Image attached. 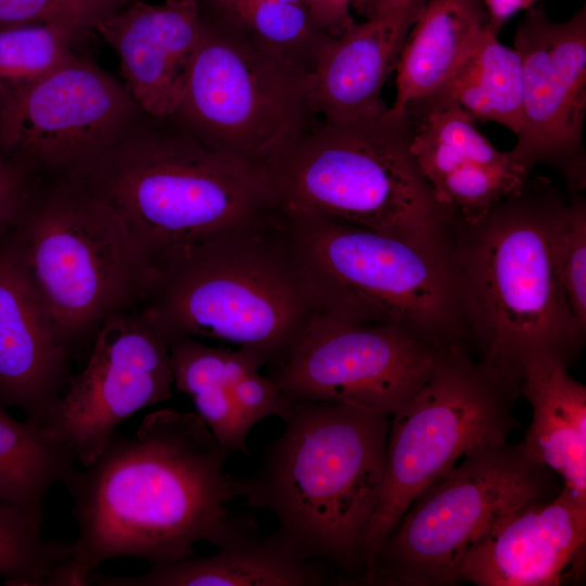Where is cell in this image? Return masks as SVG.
Here are the masks:
<instances>
[{"label":"cell","mask_w":586,"mask_h":586,"mask_svg":"<svg viewBox=\"0 0 586 586\" xmlns=\"http://www.w3.org/2000/svg\"><path fill=\"white\" fill-rule=\"evenodd\" d=\"M229 451L193 412H149L130 436L114 433L65 486L77 524L74 556L51 586H86L105 561L130 557L150 565L222 546L258 526L230 510L235 477Z\"/></svg>","instance_id":"6da1fadb"},{"label":"cell","mask_w":586,"mask_h":586,"mask_svg":"<svg viewBox=\"0 0 586 586\" xmlns=\"http://www.w3.org/2000/svg\"><path fill=\"white\" fill-rule=\"evenodd\" d=\"M568 206L550 179L532 171L485 215L447 228L470 344L519 383L528 358L553 355L570 366L584 344L560 276Z\"/></svg>","instance_id":"7a4b0ae2"},{"label":"cell","mask_w":586,"mask_h":586,"mask_svg":"<svg viewBox=\"0 0 586 586\" xmlns=\"http://www.w3.org/2000/svg\"><path fill=\"white\" fill-rule=\"evenodd\" d=\"M390 418L346 403L291 402L285 428L266 445L257 470L235 477L237 498L269 511L278 522L271 534L293 553L361 584Z\"/></svg>","instance_id":"3957f363"},{"label":"cell","mask_w":586,"mask_h":586,"mask_svg":"<svg viewBox=\"0 0 586 586\" xmlns=\"http://www.w3.org/2000/svg\"><path fill=\"white\" fill-rule=\"evenodd\" d=\"M66 177L113 207L152 266L277 208L263 167L211 148L171 115L142 114Z\"/></svg>","instance_id":"277c9868"},{"label":"cell","mask_w":586,"mask_h":586,"mask_svg":"<svg viewBox=\"0 0 586 586\" xmlns=\"http://www.w3.org/2000/svg\"><path fill=\"white\" fill-rule=\"evenodd\" d=\"M140 309L166 339L189 336L278 360L316 313L280 212L153 264Z\"/></svg>","instance_id":"5b68a950"},{"label":"cell","mask_w":586,"mask_h":586,"mask_svg":"<svg viewBox=\"0 0 586 586\" xmlns=\"http://www.w3.org/2000/svg\"><path fill=\"white\" fill-rule=\"evenodd\" d=\"M279 212L316 311L396 327L442 352L469 349L447 231L418 242L327 216Z\"/></svg>","instance_id":"8992f818"},{"label":"cell","mask_w":586,"mask_h":586,"mask_svg":"<svg viewBox=\"0 0 586 586\" xmlns=\"http://www.w3.org/2000/svg\"><path fill=\"white\" fill-rule=\"evenodd\" d=\"M413 125L387 109L356 120H320L263 169L276 207L327 216L418 242L445 237L453 218L411 150Z\"/></svg>","instance_id":"52a82bcc"},{"label":"cell","mask_w":586,"mask_h":586,"mask_svg":"<svg viewBox=\"0 0 586 586\" xmlns=\"http://www.w3.org/2000/svg\"><path fill=\"white\" fill-rule=\"evenodd\" d=\"M28 271L74 355L140 308L153 266L120 216L68 177L41 179L14 225Z\"/></svg>","instance_id":"ba28073f"},{"label":"cell","mask_w":586,"mask_h":586,"mask_svg":"<svg viewBox=\"0 0 586 586\" xmlns=\"http://www.w3.org/2000/svg\"><path fill=\"white\" fill-rule=\"evenodd\" d=\"M520 396L518 381L469 349L441 353L424 384L390 418L383 486L362 543L364 576L424 488L471 451L507 443L519 426L512 409Z\"/></svg>","instance_id":"9c48e42d"},{"label":"cell","mask_w":586,"mask_h":586,"mask_svg":"<svg viewBox=\"0 0 586 586\" xmlns=\"http://www.w3.org/2000/svg\"><path fill=\"white\" fill-rule=\"evenodd\" d=\"M553 474L523 443L471 451L412 500L381 544L361 584H457L467 557L499 522L551 499Z\"/></svg>","instance_id":"30bf717a"},{"label":"cell","mask_w":586,"mask_h":586,"mask_svg":"<svg viewBox=\"0 0 586 586\" xmlns=\"http://www.w3.org/2000/svg\"><path fill=\"white\" fill-rule=\"evenodd\" d=\"M203 22L171 116L211 148L263 167L321 120L310 75L230 25Z\"/></svg>","instance_id":"8fae6325"},{"label":"cell","mask_w":586,"mask_h":586,"mask_svg":"<svg viewBox=\"0 0 586 586\" xmlns=\"http://www.w3.org/2000/svg\"><path fill=\"white\" fill-rule=\"evenodd\" d=\"M142 114L123 82L74 53L47 76L0 90V155L41 179L65 177L110 149Z\"/></svg>","instance_id":"7c38bea8"},{"label":"cell","mask_w":586,"mask_h":586,"mask_svg":"<svg viewBox=\"0 0 586 586\" xmlns=\"http://www.w3.org/2000/svg\"><path fill=\"white\" fill-rule=\"evenodd\" d=\"M441 353L396 327L316 311L268 377L290 402L346 403L391 417L424 384Z\"/></svg>","instance_id":"4fadbf2b"},{"label":"cell","mask_w":586,"mask_h":586,"mask_svg":"<svg viewBox=\"0 0 586 586\" xmlns=\"http://www.w3.org/2000/svg\"><path fill=\"white\" fill-rule=\"evenodd\" d=\"M173 388L166 336L140 308L123 311L102 324L41 428L87 467L123 421L169 399Z\"/></svg>","instance_id":"5bb4252c"},{"label":"cell","mask_w":586,"mask_h":586,"mask_svg":"<svg viewBox=\"0 0 586 586\" xmlns=\"http://www.w3.org/2000/svg\"><path fill=\"white\" fill-rule=\"evenodd\" d=\"M517 27L513 48L523 63L522 123L511 161L531 173L557 170L569 193L586 187V7L555 22L532 5Z\"/></svg>","instance_id":"9a60e30c"},{"label":"cell","mask_w":586,"mask_h":586,"mask_svg":"<svg viewBox=\"0 0 586 586\" xmlns=\"http://www.w3.org/2000/svg\"><path fill=\"white\" fill-rule=\"evenodd\" d=\"M74 353L36 289L14 227L0 237V402L41 426Z\"/></svg>","instance_id":"2e32d148"},{"label":"cell","mask_w":586,"mask_h":586,"mask_svg":"<svg viewBox=\"0 0 586 586\" xmlns=\"http://www.w3.org/2000/svg\"><path fill=\"white\" fill-rule=\"evenodd\" d=\"M203 26L196 0H133L95 31L118 55L123 84L140 110L164 117L177 110Z\"/></svg>","instance_id":"e0dca14e"},{"label":"cell","mask_w":586,"mask_h":586,"mask_svg":"<svg viewBox=\"0 0 586 586\" xmlns=\"http://www.w3.org/2000/svg\"><path fill=\"white\" fill-rule=\"evenodd\" d=\"M586 542V500L565 487L499 522L470 552L459 582L477 586H555Z\"/></svg>","instance_id":"ac0fdd59"},{"label":"cell","mask_w":586,"mask_h":586,"mask_svg":"<svg viewBox=\"0 0 586 586\" xmlns=\"http://www.w3.org/2000/svg\"><path fill=\"white\" fill-rule=\"evenodd\" d=\"M426 0H413L354 23L332 37L309 77V100L324 122L340 123L387 111L383 87L395 69L405 39Z\"/></svg>","instance_id":"d6986e66"},{"label":"cell","mask_w":586,"mask_h":586,"mask_svg":"<svg viewBox=\"0 0 586 586\" xmlns=\"http://www.w3.org/2000/svg\"><path fill=\"white\" fill-rule=\"evenodd\" d=\"M98 586H322L343 582L335 569L302 559L259 527L233 539L209 556L152 564L138 575L92 573Z\"/></svg>","instance_id":"ffe728a7"},{"label":"cell","mask_w":586,"mask_h":586,"mask_svg":"<svg viewBox=\"0 0 586 586\" xmlns=\"http://www.w3.org/2000/svg\"><path fill=\"white\" fill-rule=\"evenodd\" d=\"M488 22L483 0H426L402 47L390 110L415 118L431 106Z\"/></svg>","instance_id":"44dd1931"},{"label":"cell","mask_w":586,"mask_h":586,"mask_svg":"<svg viewBox=\"0 0 586 586\" xmlns=\"http://www.w3.org/2000/svg\"><path fill=\"white\" fill-rule=\"evenodd\" d=\"M568 368L547 354L524 362L520 393L533 419L522 443L536 461L560 476L563 487L586 500V387Z\"/></svg>","instance_id":"7402d4cb"},{"label":"cell","mask_w":586,"mask_h":586,"mask_svg":"<svg viewBox=\"0 0 586 586\" xmlns=\"http://www.w3.org/2000/svg\"><path fill=\"white\" fill-rule=\"evenodd\" d=\"M167 341L174 388L190 397L195 413L225 449L249 455L246 437L252 428L233 399L232 387L241 373L266 365L265 360L245 348L209 345L194 337Z\"/></svg>","instance_id":"603a6c76"},{"label":"cell","mask_w":586,"mask_h":586,"mask_svg":"<svg viewBox=\"0 0 586 586\" xmlns=\"http://www.w3.org/2000/svg\"><path fill=\"white\" fill-rule=\"evenodd\" d=\"M73 450L41 426L13 418L0 402V501L42 527L50 491L66 486L76 473Z\"/></svg>","instance_id":"cb8c5ba5"},{"label":"cell","mask_w":586,"mask_h":586,"mask_svg":"<svg viewBox=\"0 0 586 586\" xmlns=\"http://www.w3.org/2000/svg\"><path fill=\"white\" fill-rule=\"evenodd\" d=\"M523 93L521 55L514 48L500 43L487 26L443 93L423 113L454 102L476 122H494L517 135L522 123Z\"/></svg>","instance_id":"d4e9b609"},{"label":"cell","mask_w":586,"mask_h":586,"mask_svg":"<svg viewBox=\"0 0 586 586\" xmlns=\"http://www.w3.org/2000/svg\"><path fill=\"white\" fill-rule=\"evenodd\" d=\"M411 122L412 154L431 188L455 171L514 164L508 152L496 149L477 129L473 116L454 102L435 106Z\"/></svg>","instance_id":"484cf974"},{"label":"cell","mask_w":586,"mask_h":586,"mask_svg":"<svg viewBox=\"0 0 586 586\" xmlns=\"http://www.w3.org/2000/svg\"><path fill=\"white\" fill-rule=\"evenodd\" d=\"M201 14L230 25L309 75L332 38L302 3L265 1Z\"/></svg>","instance_id":"4316f807"},{"label":"cell","mask_w":586,"mask_h":586,"mask_svg":"<svg viewBox=\"0 0 586 586\" xmlns=\"http://www.w3.org/2000/svg\"><path fill=\"white\" fill-rule=\"evenodd\" d=\"M74 556V540H48L17 508L0 501V576L11 586H49Z\"/></svg>","instance_id":"83f0119b"},{"label":"cell","mask_w":586,"mask_h":586,"mask_svg":"<svg viewBox=\"0 0 586 586\" xmlns=\"http://www.w3.org/2000/svg\"><path fill=\"white\" fill-rule=\"evenodd\" d=\"M73 29L52 24L0 27V90L31 84L65 63L82 39Z\"/></svg>","instance_id":"f1b7e54d"},{"label":"cell","mask_w":586,"mask_h":586,"mask_svg":"<svg viewBox=\"0 0 586 586\" xmlns=\"http://www.w3.org/2000/svg\"><path fill=\"white\" fill-rule=\"evenodd\" d=\"M133 0H0V27L52 24L85 37Z\"/></svg>","instance_id":"f546056e"},{"label":"cell","mask_w":586,"mask_h":586,"mask_svg":"<svg viewBox=\"0 0 586 586\" xmlns=\"http://www.w3.org/2000/svg\"><path fill=\"white\" fill-rule=\"evenodd\" d=\"M560 276L569 306L586 330V202L582 193H569L560 241Z\"/></svg>","instance_id":"4dcf8cb0"},{"label":"cell","mask_w":586,"mask_h":586,"mask_svg":"<svg viewBox=\"0 0 586 586\" xmlns=\"http://www.w3.org/2000/svg\"><path fill=\"white\" fill-rule=\"evenodd\" d=\"M262 367L246 369L232 387L233 399L251 428L268 417L284 421L291 411V402L269 377L260 373Z\"/></svg>","instance_id":"1f68e13d"},{"label":"cell","mask_w":586,"mask_h":586,"mask_svg":"<svg viewBox=\"0 0 586 586\" xmlns=\"http://www.w3.org/2000/svg\"><path fill=\"white\" fill-rule=\"evenodd\" d=\"M40 180L21 161L0 155V237L14 227Z\"/></svg>","instance_id":"d6a6232c"},{"label":"cell","mask_w":586,"mask_h":586,"mask_svg":"<svg viewBox=\"0 0 586 586\" xmlns=\"http://www.w3.org/2000/svg\"><path fill=\"white\" fill-rule=\"evenodd\" d=\"M316 23L331 37H339L355 21L351 14L353 0H305Z\"/></svg>","instance_id":"836d02e7"},{"label":"cell","mask_w":586,"mask_h":586,"mask_svg":"<svg viewBox=\"0 0 586 586\" xmlns=\"http://www.w3.org/2000/svg\"><path fill=\"white\" fill-rule=\"evenodd\" d=\"M537 0H483L488 12L489 28L497 35L504 24L519 11L527 10Z\"/></svg>","instance_id":"e575fe53"},{"label":"cell","mask_w":586,"mask_h":586,"mask_svg":"<svg viewBox=\"0 0 586 586\" xmlns=\"http://www.w3.org/2000/svg\"><path fill=\"white\" fill-rule=\"evenodd\" d=\"M413 0H353L352 10L365 20L384 14Z\"/></svg>","instance_id":"d590c367"},{"label":"cell","mask_w":586,"mask_h":586,"mask_svg":"<svg viewBox=\"0 0 586 586\" xmlns=\"http://www.w3.org/2000/svg\"><path fill=\"white\" fill-rule=\"evenodd\" d=\"M202 13L216 12L229 8L249 5L265 1H285L306 4L305 0H196Z\"/></svg>","instance_id":"8d00e7d4"}]
</instances>
